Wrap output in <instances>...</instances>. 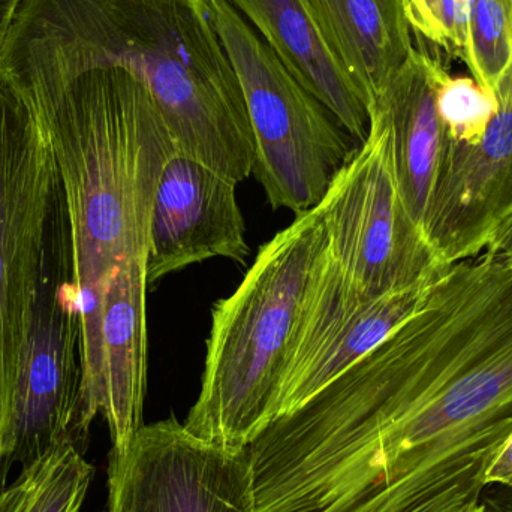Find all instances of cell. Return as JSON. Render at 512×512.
<instances>
[{"instance_id":"obj_11","label":"cell","mask_w":512,"mask_h":512,"mask_svg":"<svg viewBox=\"0 0 512 512\" xmlns=\"http://www.w3.org/2000/svg\"><path fill=\"white\" fill-rule=\"evenodd\" d=\"M498 111L477 143L445 137L423 231L442 264L483 254L512 213V69Z\"/></svg>"},{"instance_id":"obj_8","label":"cell","mask_w":512,"mask_h":512,"mask_svg":"<svg viewBox=\"0 0 512 512\" xmlns=\"http://www.w3.org/2000/svg\"><path fill=\"white\" fill-rule=\"evenodd\" d=\"M57 177L41 123L11 87L0 83V448L26 346Z\"/></svg>"},{"instance_id":"obj_23","label":"cell","mask_w":512,"mask_h":512,"mask_svg":"<svg viewBox=\"0 0 512 512\" xmlns=\"http://www.w3.org/2000/svg\"><path fill=\"white\" fill-rule=\"evenodd\" d=\"M459 512H498L490 508V505L481 504L480 501L474 502V504L469 505V507L463 508L462 511Z\"/></svg>"},{"instance_id":"obj_20","label":"cell","mask_w":512,"mask_h":512,"mask_svg":"<svg viewBox=\"0 0 512 512\" xmlns=\"http://www.w3.org/2000/svg\"><path fill=\"white\" fill-rule=\"evenodd\" d=\"M484 481L486 486L499 484L512 489V433L505 439L504 444L499 447L492 462L487 466Z\"/></svg>"},{"instance_id":"obj_14","label":"cell","mask_w":512,"mask_h":512,"mask_svg":"<svg viewBox=\"0 0 512 512\" xmlns=\"http://www.w3.org/2000/svg\"><path fill=\"white\" fill-rule=\"evenodd\" d=\"M267 42L292 77L351 137L369 134V101L340 65L306 0H228Z\"/></svg>"},{"instance_id":"obj_3","label":"cell","mask_w":512,"mask_h":512,"mask_svg":"<svg viewBox=\"0 0 512 512\" xmlns=\"http://www.w3.org/2000/svg\"><path fill=\"white\" fill-rule=\"evenodd\" d=\"M15 93L53 152L71 222L81 328L90 330L111 273L131 259L147 261L156 191L177 147L155 99L126 69H90L51 89Z\"/></svg>"},{"instance_id":"obj_13","label":"cell","mask_w":512,"mask_h":512,"mask_svg":"<svg viewBox=\"0 0 512 512\" xmlns=\"http://www.w3.org/2000/svg\"><path fill=\"white\" fill-rule=\"evenodd\" d=\"M239 183L183 153L162 171L150 219L147 283L212 258L245 262L246 224Z\"/></svg>"},{"instance_id":"obj_6","label":"cell","mask_w":512,"mask_h":512,"mask_svg":"<svg viewBox=\"0 0 512 512\" xmlns=\"http://www.w3.org/2000/svg\"><path fill=\"white\" fill-rule=\"evenodd\" d=\"M207 8L245 95L267 200L297 216L312 210L354 155L351 135L228 0H207Z\"/></svg>"},{"instance_id":"obj_24","label":"cell","mask_w":512,"mask_h":512,"mask_svg":"<svg viewBox=\"0 0 512 512\" xmlns=\"http://www.w3.org/2000/svg\"><path fill=\"white\" fill-rule=\"evenodd\" d=\"M101 512H105V510H104V511H101Z\"/></svg>"},{"instance_id":"obj_22","label":"cell","mask_w":512,"mask_h":512,"mask_svg":"<svg viewBox=\"0 0 512 512\" xmlns=\"http://www.w3.org/2000/svg\"><path fill=\"white\" fill-rule=\"evenodd\" d=\"M486 251L492 252L512 265V213L496 231Z\"/></svg>"},{"instance_id":"obj_1","label":"cell","mask_w":512,"mask_h":512,"mask_svg":"<svg viewBox=\"0 0 512 512\" xmlns=\"http://www.w3.org/2000/svg\"><path fill=\"white\" fill-rule=\"evenodd\" d=\"M399 336L402 406L298 481L292 512L354 511L512 423V265H448Z\"/></svg>"},{"instance_id":"obj_17","label":"cell","mask_w":512,"mask_h":512,"mask_svg":"<svg viewBox=\"0 0 512 512\" xmlns=\"http://www.w3.org/2000/svg\"><path fill=\"white\" fill-rule=\"evenodd\" d=\"M93 474L80 448H56L0 489V512H80Z\"/></svg>"},{"instance_id":"obj_5","label":"cell","mask_w":512,"mask_h":512,"mask_svg":"<svg viewBox=\"0 0 512 512\" xmlns=\"http://www.w3.org/2000/svg\"><path fill=\"white\" fill-rule=\"evenodd\" d=\"M92 423L84 403L83 337L74 277V242L62 189L50 195L38 285L18 369L0 472L26 466L56 448L83 451Z\"/></svg>"},{"instance_id":"obj_12","label":"cell","mask_w":512,"mask_h":512,"mask_svg":"<svg viewBox=\"0 0 512 512\" xmlns=\"http://www.w3.org/2000/svg\"><path fill=\"white\" fill-rule=\"evenodd\" d=\"M147 289L146 261L120 264L102 288L95 327L83 339L87 420L102 415L114 450H123L144 426Z\"/></svg>"},{"instance_id":"obj_19","label":"cell","mask_w":512,"mask_h":512,"mask_svg":"<svg viewBox=\"0 0 512 512\" xmlns=\"http://www.w3.org/2000/svg\"><path fill=\"white\" fill-rule=\"evenodd\" d=\"M508 12L502 0H475L471 32L484 53L501 48L508 33Z\"/></svg>"},{"instance_id":"obj_16","label":"cell","mask_w":512,"mask_h":512,"mask_svg":"<svg viewBox=\"0 0 512 512\" xmlns=\"http://www.w3.org/2000/svg\"><path fill=\"white\" fill-rule=\"evenodd\" d=\"M340 65L367 101L411 56L405 0H306Z\"/></svg>"},{"instance_id":"obj_7","label":"cell","mask_w":512,"mask_h":512,"mask_svg":"<svg viewBox=\"0 0 512 512\" xmlns=\"http://www.w3.org/2000/svg\"><path fill=\"white\" fill-rule=\"evenodd\" d=\"M316 210L328 255L372 297L402 291L448 267L400 197L387 131L376 117Z\"/></svg>"},{"instance_id":"obj_18","label":"cell","mask_w":512,"mask_h":512,"mask_svg":"<svg viewBox=\"0 0 512 512\" xmlns=\"http://www.w3.org/2000/svg\"><path fill=\"white\" fill-rule=\"evenodd\" d=\"M436 108L445 137L463 143H477L498 111L492 90L468 78H439Z\"/></svg>"},{"instance_id":"obj_21","label":"cell","mask_w":512,"mask_h":512,"mask_svg":"<svg viewBox=\"0 0 512 512\" xmlns=\"http://www.w3.org/2000/svg\"><path fill=\"white\" fill-rule=\"evenodd\" d=\"M24 0H0V63Z\"/></svg>"},{"instance_id":"obj_9","label":"cell","mask_w":512,"mask_h":512,"mask_svg":"<svg viewBox=\"0 0 512 512\" xmlns=\"http://www.w3.org/2000/svg\"><path fill=\"white\" fill-rule=\"evenodd\" d=\"M442 273L402 291L372 297L324 248L301 304L274 420L297 411L381 345L423 306Z\"/></svg>"},{"instance_id":"obj_2","label":"cell","mask_w":512,"mask_h":512,"mask_svg":"<svg viewBox=\"0 0 512 512\" xmlns=\"http://www.w3.org/2000/svg\"><path fill=\"white\" fill-rule=\"evenodd\" d=\"M98 68L143 81L177 152L236 183L254 173L245 95L207 0H24L0 83L39 92Z\"/></svg>"},{"instance_id":"obj_10","label":"cell","mask_w":512,"mask_h":512,"mask_svg":"<svg viewBox=\"0 0 512 512\" xmlns=\"http://www.w3.org/2000/svg\"><path fill=\"white\" fill-rule=\"evenodd\" d=\"M107 487L105 512H258L248 448L203 441L176 417L111 448Z\"/></svg>"},{"instance_id":"obj_4","label":"cell","mask_w":512,"mask_h":512,"mask_svg":"<svg viewBox=\"0 0 512 512\" xmlns=\"http://www.w3.org/2000/svg\"><path fill=\"white\" fill-rule=\"evenodd\" d=\"M324 248L313 207L262 245L239 288L215 304L200 396L183 423L192 435L245 450L274 420L301 304Z\"/></svg>"},{"instance_id":"obj_15","label":"cell","mask_w":512,"mask_h":512,"mask_svg":"<svg viewBox=\"0 0 512 512\" xmlns=\"http://www.w3.org/2000/svg\"><path fill=\"white\" fill-rule=\"evenodd\" d=\"M439 78L432 66L411 53L369 107L370 117L387 131L400 197L421 230L444 149V126L436 108Z\"/></svg>"}]
</instances>
